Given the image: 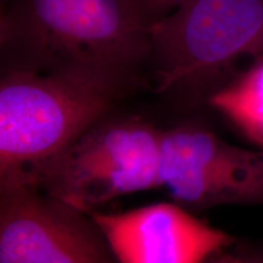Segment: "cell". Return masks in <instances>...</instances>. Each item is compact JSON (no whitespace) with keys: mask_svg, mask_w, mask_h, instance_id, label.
<instances>
[{"mask_svg":"<svg viewBox=\"0 0 263 263\" xmlns=\"http://www.w3.org/2000/svg\"><path fill=\"white\" fill-rule=\"evenodd\" d=\"M137 78L87 67L3 71L0 186L32 184L39 170L107 117Z\"/></svg>","mask_w":263,"mask_h":263,"instance_id":"cell-1","label":"cell"},{"mask_svg":"<svg viewBox=\"0 0 263 263\" xmlns=\"http://www.w3.org/2000/svg\"><path fill=\"white\" fill-rule=\"evenodd\" d=\"M150 26L127 0H6L3 71L87 67L138 74L149 57Z\"/></svg>","mask_w":263,"mask_h":263,"instance_id":"cell-2","label":"cell"},{"mask_svg":"<svg viewBox=\"0 0 263 263\" xmlns=\"http://www.w3.org/2000/svg\"><path fill=\"white\" fill-rule=\"evenodd\" d=\"M263 34V0H188L150 26L149 57L160 93L209 95L229 80Z\"/></svg>","mask_w":263,"mask_h":263,"instance_id":"cell-3","label":"cell"},{"mask_svg":"<svg viewBox=\"0 0 263 263\" xmlns=\"http://www.w3.org/2000/svg\"><path fill=\"white\" fill-rule=\"evenodd\" d=\"M163 130L105 117L35 174L32 185L87 213L116 197L161 188Z\"/></svg>","mask_w":263,"mask_h":263,"instance_id":"cell-4","label":"cell"},{"mask_svg":"<svg viewBox=\"0 0 263 263\" xmlns=\"http://www.w3.org/2000/svg\"><path fill=\"white\" fill-rule=\"evenodd\" d=\"M0 263H118L90 216L32 184L0 186Z\"/></svg>","mask_w":263,"mask_h":263,"instance_id":"cell-5","label":"cell"},{"mask_svg":"<svg viewBox=\"0 0 263 263\" xmlns=\"http://www.w3.org/2000/svg\"><path fill=\"white\" fill-rule=\"evenodd\" d=\"M160 180L182 206L263 203V149L235 146L193 126L163 130Z\"/></svg>","mask_w":263,"mask_h":263,"instance_id":"cell-6","label":"cell"},{"mask_svg":"<svg viewBox=\"0 0 263 263\" xmlns=\"http://www.w3.org/2000/svg\"><path fill=\"white\" fill-rule=\"evenodd\" d=\"M118 263H206L234 245L228 233L196 218L178 202L121 213L90 212Z\"/></svg>","mask_w":263,"mask_h":263,"instance_id":"cell-7","label":"cell"},{"mask_svg":"<svg viewBox=\"0 0 263 263\" xmlns=\"http://www.w3.org/2000/svg\"><path fill=\"white\" fill-rule=\"evenodd\" d=\"M210 106L263 149V58L206 99Z\"/></svg>","mask_w":263,"mask_h":263,"instance_id":"cell-8","label":"cell"},{"mask_svg":"<svg viewBox=\"0 0 263 263\" xmlns=\"http://www.w3.org/2000/svg\"><path fill=\"white\" fill-rule=\"evenodd\" d=\"M149 25L172 14L188 0H127Z\"/></svg>","mask_w":263,"mask_h":263,"instance_id":"cell-9","label":"cell"},{"mask_svg":"<svg viewBox=\"0 0 263 263\" xmlns=\"http://www.w3.org/2000/svg\"><path fill=\"white\" fill-rule=\"evenodd\" d=\"M235 250L241 263H263V245H241Z\"/></svg>","mask_w":263,"mask_h":263,"instance_id":"cell-10","label":"cell"},{"mask_svg":"<svg viewBox=\"0 0 263 263\" xmlns=\"http://www.w3.org/2000/svg\"><path fill=\"white\" fill-rule=\"evenodd\" d=\"M206 263H241L240 256L235 249L223 250L218 254L213 256Z\"/></svg>","mask_w":263,"mask_h":263,"instance_id":"cell-11","label":"cell"},{"mask_svg":"<svg viewBox=\"0 0 263 263\" xmlns=\"http://www.w3.org/2000/svg\"><path fill=\"white\" fill-rule=\"evenodd\" d=\"M252 58H255V60H257V59H262L263 58V34L261 39H259L257 47H256L255 51H254V55H252Z\"/></svg>","mask_w":263,"mask_h":263,"instance_id":"cell-12","label":"cell"}]
</instances>
